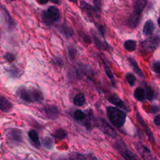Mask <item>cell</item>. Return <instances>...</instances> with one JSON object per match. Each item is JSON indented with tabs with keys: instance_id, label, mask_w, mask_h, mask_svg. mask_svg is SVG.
Returning a JSON list of instances; mask_svg holds the SVG:
<instances>
[{
	"instance_id": "obj_1",
	"label": "cell",
	"mask_w": 160,
	"mask_h": 160,
	"mask_svg": "<svg viewBox=\"0 0 160 160\" xmlns=\"http://www.w3.org/2000/svg\"><path fill=\"white\" fill-rule=\"evenodd\" d=\"M106 112L109 119L115 127L119 128L124 125L126 115L122 111L114 106H108Z\"/></svg>"
},
{
	"instance_id": "obj_2",
	"label": "cell",
	"mask_w": 160,
	"mask_h": 160,
	"mask_svg": "<svg viewBox=\"0 0 160 160\" xmlns=\"http://www.w3.org/2000/svg\"><path fill=\"white\" fill-rule=\"evenodd\" d=\"M160 44V37L158 36L148 38L140 44V51L143 54L153 52Z\"/></svg>"
},
{
	"instance_id": "obj_3",
	"label": "cell",
	"mask_w": 160,
	"mask_h": 160,
	"mask_svg": "<svg viewBox=\"0 0 160 160\" xmlns=\"http://www.w3.org/2000/svg\"><path fill=\"white\" fill-rule=\"evenodd\" d=\"M60 18L59 9L55 6H49L46 11L42 12V19L46 24H52Z\"/></svg>"
},
{
	"instance_id": "obj_4",
	"label": "cell",
	"mask_w": 160,
	"mask_h": 160,
	"mask_svg": "<svg viewBox=\"0 0 160 160\" xmlns=\"http://www.w3.org/2000/svg\"><path fill=\"white\" fill-rule=\"evenodd\" d=\"M115 146L125 160H138L137 157L133 154L122 141H118L115 143Z\"/></svg>"
},
{
	"instance_id": "obj_5",
	"label": "cell",
	"mask_w": 160,
	"mask_h": 160,
	"mask_svg": "<svg viewBox=\"0 0 160 160\" xmlns=\"http://www.w3.org/2000/svg\"><path fill=\"white\" fill-rule=\"evenodd\" d=\"M97 126L98 128L104 134L112 138H116L117 136L116 131L104 119L101 118L99 119L97 121Z\"/></svg>"
},
{
	"instance_id": "obj_6",
	"label": "cell",
	"mask_w": 160,
	"mask_h": 160,
	"mask_svg": "<svg viewBox=\"0 0 160 160\" xmlns=\"http://www.w3.org/2000/svg\"><path fill=\"white\" fill-rule=\"evenodd\" d=\"M136 148L144 160H156L151 151L145 145L138 142L136 144Z\"/></svg>"
},
{
	"instance_id": "obj_7",
	"label": "cell",
	"mask_w": 160,
	"mask_h": 160,
	"mask_svg": "<svg viewBox=\"0 0 160 160\" xmlns=\"http://www.w3.org/2000/svg\"><path fill=\"white\" fill-rule=\"evenodd\" d=\"M142 12L141 11L133 9V11L128 20V26L130 28H135L138 26L141 20Z\"/></svg>"
},
{
	"instance_id": "obj_8",
	"label": "cell",
	"mask_w": 160,
	"mask_h": 160,
	"mask_svg": "<svg viewBox=\"0 0 160 160\" xmlns=\"http://www.w3.org/2000/svg\"><path fill=\"white\" fill-rule=\"evenodd\" d=\"M46 116L51 119H55L59 115V109L56 106L54 105H47L42 109Z\"/></svg>"
},
{
	"instance_id": "obj_9",
	"label": "cell",
	"mask_w": 160,
	"mask_h": 160,
	"mask_svg": "<svg viewBox=\"0 0 160 160\" xmlns=\"http://www.w3.org/2000/svg\"><path fill=\"white\" fill-rule=\"evenodd\" d=\"M18 96L22 101L30 103L33 102L31 96V91L25 88H20L17 91Z\"/></svg>"
},
{
	"instance_id": "obj_10",
	"label": "cell",
	"mask_w": 160,
	"mask_h": 160,
	"mask_svg": "<svg viewBox=\"0 0 160 160\" xmlns=\"http://www.w3.org/2000/svg\"><path fill=\"white\" fill-rule=\"evenodd\" d=\"M136 117H137V119L138 120L139 122L141 124L142 127L143 128L144 131H145V132H146V134L148 135V136L149 140H150L151 142H155V139H154V136H153L152 132H151V131L150 128H149V126L145 123V122L144 121L143 119L142 118V117L141 116L140 114H139L138 112H137Z\"/></svg>"
},
{
	"instance_id": "obj_11",
	"label": "cell",
	"mask_w": 160,
	"mask_h": 160,
	"mask_svg": "<svg viewBox=\"0 0 160 160\" xmlns=\"http://www.w3.org/2000/svg\"><path fill=\"white\" fill-rule=\"evenodd\" d=\"M12 108L11 102L4 96H0V110L7 112H9Z\"/></svg>"
},
{
	"instance_id": "obj_12",
	"label": "cell",
	"mask_w": 160,
	"mask_h": 160,
	"mask_svg": "<svg viewBox=\"0 0 160 160\" xmlns=\"http://www.w3.org/2000/svg\"><path fill=\"white\" fill-rule=\"evenodd\" d=\"M108 100L110 103H111V104H114V105H115V106H118L120 108H122V109H124L128 111V107L126 106V105L116 95H112V96L109 97L108 98Z\"/></svg>"
},
{
	"instance_id": "obj_13",
	"label": "cell",
	"mask_w": 160,
	"mask_h": 160,
	"mask_svg": "<svg viewBox=\"0 0 160 160\" xmlns=\"http://www.w3.org/2000/svg\"><path fill=\"white\" fill-rule=\"evenodd\" d=\"M8 137L12 141L15 142H20L22 140V132L19 129H17L11 130L8 134Z\"/></svg>"
},
{
	"instance_id": "obj_14",
	"label": "cell",
	"mask_w": 160,
	"mask_h": 160,
	"mask_svg": "<svg viewBox=\"0 0 160 160\" xmlns=\"http://www.w3.org/2000/svg\"><path fill=\"white\" fill-rule=\"evenodd\" d=\"M154 28H155V26H154V22L151 20H148L145 22L142 29L143 34L145 36L150 35L153 32Z\"/></svg>"
},
{
	"instance_id": "obj_15",
	"label": "cell",
	"mask_w": 160,
	"mask_h": 160,
	"mask_svg": "<svg viewBox=\"0 0 160 160\" xmlns=\"http://www.w3.org/2000/svg\"><path fill=\"white\" fill-rule=\"evenodd\" d=\"M28 135L29 138L34 143V144L36 147L39 148L41 146V143H40L39 139L38 134L35 130H30L28 132Z\"/></svg>"
},
{
	"instance_id": "obj_16",
	"label": "cell",
	"mask_w": 160,
	"mask_h": 160,
	"mask_svg": "<svg viewBox=\"0 0 160 160\" xmlns=\"http://www.w3.org/2000/svg\"><path fill=\"white\" fill-rule=\"evenodd\" d=\"M129 62L133 69L134 71L139 76V77H143V72H142L141 69H140L138 64L137 62L133 59V58H129Z\"/></svg>"
},
{
	"instance_id": "obj_17",
	"label": "cell",
	"mask_w": 160,
	"mask_h": 160,
	"mask_svg": "<svg viewBox=\"0 0 160 160\" xmlns=\"http://www.w3.org/2000/svg\"><path fill=\"white\" fill-rule=\"evenodd\" d=\"M134 98L139 101H142L146 98L145 91L141 88H138L135 89L134 92Z\"/></svg>"
},
{
	"instance_id": "obj_18",
	"label": "cell",
	"mask_w": 160,
	"mask_h": 160,
	"mask_svg": "<svg viewBox=\"0 0 160 160\" xmlns=\"http://www.w3.org/2000/svg\"><path fill=\"white\" fill-rule=\"evenodd\" d=\"M85 102V97L83 94L79 93L73 99V104L77 106H82Z\"/></svg>"
},
{
	"instance_id": "obj_19",
	"label": "cell",
	"mask_w": 160,
	"mask_h": 160,
	"mask_svg": "<svg viewBox=\"0 0 160 160\" xmlns=\"http://www.w3.org/2000/svg\"><path fill=\"white\" fill-rule=\"evenodd\" d=\"M59 31L61 32V33L64 35L66 38H71L73 35V31L68 26L63 25L61 26L59 28Z\"/></svg>"
},
{
	"instance_id": "obj_20",
	"label": "cell",
	"mask_w": 160,
	"mask_h": 160,
	"mask_svg": "<svg viewBox=\"0 0 160 160\" xmlns=\"http://www.w3.org/2000/svg\"><path fill=\"white\" fill-rule=\"evenodd\" d=\"M31 96H32V101H41L43 99V96L41 92L38 89H33L31 90Z\"/></svg>"
},
{
	"instance_id": "obj_21",
	"label": "cell",
	"mask_w": 160,
	"mask_h": 160,
	"mask_svg": "<svg viewBox=\"0 0 160 160\" xmlns=\"http://www.w3.org/2000/svg\"><path fill=\"white\" fill-rule=\"evenodd\" d=\"M124 48L128 51H133L136 48V42L132 39L127 40L124 44Z\"/></svg>"
},
{
	"instance_id": "obj_22",
	"label": "cell",
	"mask_w": 160,
	"mask_h": 160,
	"mask_svg": "<svg viewBox=\"0 0 160 160\" xmlns=\"http://www.w3.org/2000/svg\"><path fill=\"white\" fill-rule=\"evenodd\" d=\"M147 1H143V0H138L134 1L133 2V9H136L141 11H143L146 5Z\"/></svg>"
},
{
	"instance_id": "obj_23",
	"label": "cell",
	"mask_w": 160,
	"mask_h": 160,
	"mask_svg": "<svg viewBox=\"0 0 160 160\" xmlns=\"http://www.w3.org/2000/svg\"><path fill=\"white\" fill-rule=\"evenodd\" d=\"M66 136H67V134H66V131L62 129H57L54 134V138H56L58 139H60V140L65 139L66 138Z\"/></svg>"
},
{
	"instance_id": "obj_24",
	"label": "cell",
	"mask_w": 160,
	"mask_h": 160,
	"mask_svg": "<svg viewBox=\"0 0 160 160\" xmlns=\"http://www.w3.org/2000/svg\"><path fill=\"white\" fill-rule=\"evenodd\" d=\"M146 97L149 101H152L154 98V92L153 89L149 86H146Z\"/></svg>"
},
{
	"instance_id": "obj_25",
	"label": "cell",
	"mask_w": 160,
	"mask_h": 160,
	"mask_svg": "<svg viewBox=\"0 0 160 160\" xmlns=\"http://www.w3.org/2000/svg\"><path fill=\"white\" fill-rule=\"evenodd\" d=\"M42 145L47 149H51L53 146V142L49 137H46L42 140Z\"/></svg>"
},
{
	"instance_id": "obj_26",
	"label": "cell",
	"mask_w": 160,
	"mask_h": 160,
	"mask_svg": "<svg viewBox=\"0 0 160 160\" xmlns=\"http://www.w3.org/2000/svg\"><path fill=\"white\" fill-rule=\"evenodd\" d=\"M69 158L71 160H86L82 154L78 152H72L70 154Z\"/></svg>"
},
{
	"instance_id": "obj_27",
	"label": "cell",
	"mask_w": 160,
	"mask_h": 160,
	"mask_svg": "<svg viewBox=\"0 0 160 160\" xmlns=\"http://www.w3.org/2000/svg\"><path fill=\"white\" fill-rule=\"evenodd\" d=\"M74 118L78 121H81L86 118V115L82 111L78 109L74 113Z\"/></svg>"
},
{
	"instance_id": "obj_28",
	"label": "cell",
	"mask_w": 160,
	"mask_h": 160,
	"mask_svg": "<svg viewBox=\"0 0 160 160\" xmlns=\"http://www.w3.org/2000/svg\"><path fill=\"white\" fill-rule=\"evenodd\" d=\"M126 79L131 86H133L136 82V78L132 73H128L126 76Z\"/></svg>"
},
{
	"instance_id": "obj_29",
	"label": "cell",
	"mask_w": 160,
	"mask_h": 160,
	"mask_svg": "<svg viewBox=\"0 0 160 160\" xmlns=\"http://www.w3.org/2000/svg\"><path fill=\"white\" fill-rule=\"evenodd\" d=\"M94 41L96 43V45L99 49H106L108 48V45L103 42H101L99 41V39L96 37H94Z\"/></svg>"
},
{
	"instance_id": "obj_30",
	"label": "cell",
	"mask_w": 160,
	"mask_h": 160,
	"mask_svg": "<svg viewBox=\"0 0 160 160\" xmlns=\"http://www.w3.org/2000/svg\"><path fill=\"white\" fill-rule=\"evenodd\" d=\"M152 69L153 71L157 74L158 75L160 76V61H156L152 64Z\"/></svg>"
},
{
	"instance_id": "obj_31",
	"label": "cell",
	"mask_w": 160,
	"mask_h": 160,
	"mask_svg": "<svg viewBox=\"0 0 160 160\" xmlns=\"http://www.w3.org/2000/svg\"><path fill=\"white\" fill-rule=\"evenodd\" d=\"M4 58L9 62H12L13 61H14L15 59V56L12 54V53H9V52H8V53H6L4 54Z\"/></svg>"
},
{
	"instance_id": "obj_32",
	"label": "cell",
	"mask_w": 160,
	"mask_h": 160,
	"mask_svg": "<svg viewBox=\"0 0 160 160\" xmlns=\"http://www.w3.org/2000/svg\"><path fill=\"white\" fill-rule=\"evenodd\" d=\"M105 72L106 73V75L108 76V78L111 79V81H114V76H113V74L112 73V72L111 71L109 68L108 66H105Z\"/></svg>"
},
{
	"instance_id": "obj_33",
	"label": "cell",
	"mask_w": 160,
	"mask_h": 160,
	"mask_svg": "<svg viewBox=\"0 0 160 160\" xmlns=\"http://www.w3.org/2000/svg\"><path fill=\"white\" fill-rule=\"evenodd\" d=\"M154 122L156 126H160V114L156 116L154 119Z\"/></svg>"
},
{
	"instance_id": "obj_34",
	"label": "cell",
	"mask_w": 160,
	"mask_h": 160,
	"mask_svg": "<svg viewBox=\"0 0 160 160\" xmlns=\"http://www.w3.org/2000/svg\"><path fill=\"white\" fill-rule=\"evenodd\" d=\"M69 56L71 57V59H73L75 56V54H76V51L75 49L71 48V49H69Z\"/></svg>"
},
{
	"instance_id": "obj_35",
	"label": "cell",
	"mask_w": 160,
	"mask_h": 160,
	"mask_svg": "<svg viewBox=\"0 0 160 160\" xmlns=\"http://www.w3.org/2000/svg\"><path fill=\"white\" fill-rule=\"evenodd\" d=\"M99 31L101 32V34H102V35H104L105 31H104V29L103 26H100V27L99 28Z\"/></svg>"
},
{
	"instance_id": "obj_36",
	"label": "cell",
	"mask_w": 160,
	"mask_h": 160,
	"mask_svg": "<svg viewBox=\"0 0 160 160\" xmlns=\"http://www.w3.org/2000/svg\"><path fill=\"white\" fill-rule=\"evenodd\" d=\"M158 24L159 27L160 28V16H159V17L158 19Z\"/></svg>"
},
{
	"instance_id": "obj_37",
	"label": "cell",
	"mask_w": 160,
	"mask_h": 160,
	"mask_svg": "<svg viewBox=\"0 0 160 160\" xmlns=\"http://www.w3.org/2000/svg\"><path fill=\"white\" fill-rule=\"evenodd\" d=\"M39 3L40 4H45V3H47L48 1H38Z\"/></svg>"
}]
</instances>
